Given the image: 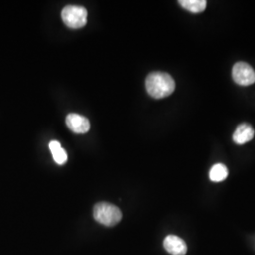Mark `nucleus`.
Segmentation results:
<instances>
[{"label":"nucleus","instance_id":"f257e3e1","mask_svg":"<svg viewBox=\"0 0 255 255\" xmlns=\"http://www.w3.org/2000/svg\"><path fill=\"white\" fill-rule=\"evenodd\" d=\"M173 78L164 72H152L146 80V91L152 98L160 100L170 96L175 90Z\"/></svg>","mask_w":255,"mask_h":255},{"label":"nucleus","instance_id":"f03ea898","mask_svg":"<svg viewBox=\"0 0 255 255\" xmlns=\"http://www.w3.org/2000/svg\"><path fill=\"white\" fill-rule=\"evenodd\" d=\"M93 215L99 223L107 227L117 225L122 219V213L119 207L108 202L97 203L94 207Z\"/></svg>","mask_w":255,"mask_h":255},{"label":"nucleus","instance_id":"7ed1b4c3","mask_svg":"<svg viewBox=\"0 0 255 255\" xmlns=\"http://www.w3.org/2000/svg\"><path fill=\"white\" fill-rule=\"evenodd\" d=\"M64 24L70 28H81L87 23V10L81 6H66L62 11Z\"/></svg>","mask_w":255,"mask_h":255},{"label":"nucleus","instance_id":"20e7f679","mask_svg":"<svg viewBox=\"0 0 255 255\" xmlns=\"http://www.w3.org/2000/svg\"><path fill=\"white\" fill-rule=\"evenodd\" d=\"M233 79L238 85L249 86L255 82V71L246 63H237L233 68Z\"/></svg>","mask_w":255,"mask_h":255},{"label":"nucleus","instance_id":"39448f33","mask_svg":"<svg viewBox=\"0 0 255 255\" xmlns=\"http://www.w3.org/2000/svg\"><path fill=\"white\" fill-rule=\"evenodd\" d=\"M66 125L75 133H85L90 128L89 120L77 114H70L66 118Z\"/></svg>","mask_w":255,"mask_h":255},{"label":"nucleus","instance_id":"423d86ee","mask_svg":"<svg viewBox=\"0 0 255 255\" xmlns=\"http://www.w3.org/2000/svg\"><path fill=\"white\" fill-rule=\"evenodd\" d=\"M164 249L167 253L172 255H185L187 246L181 237L168 236L164 240Z\"/></svg>","mask_w":255,"mask_h":255},{"label":"nucleus","instance_id":"0eeeda50","mask_svg":"<svg viewBox=\"0 0 255 255\" xmlns=\"http://www.w3.org/2000/svg\"><path fill=\"white\" fill-rule=\"evenodd\" d=\"M255 136V129L249 124H241L237 128L233 139L238 145H244Z\"/></svg>","mask_w":255,"mask_h":255},{"label":"nucleus","instance_id":"6e6552de","mask_svg":"<svg viewBox=\"0 0 255 255\" xmlns=\"http://www.w3.org/2000/svg\"><path fill=\"white\" fill-rule=\"evenodd\" d=\"M49 149L52 153L55 162L58 164H64L67 161V153L58 141H51L49 143Z\"/></svg>","mask_w":255,"mask_h":255},{"label":"nucleus","instance_id":"1a4fd4ad","mask_svg":"<svg viewBox=\"0 0 255 255\" xmlns=\"http://www.w3.org/2000/svg\"><path fill=\"white\" fill-rule=\"evenodd\" d=\"M182 8H184L193 13L202 12L206 9L207 2L205 0H181L179 1Z\"/></svg>","mask_w":255,"mask_h":255},{"label":"nucleus","instance_id":"9d476101","mask_svg":"<svg viewBox=\"0 0 255 255\" xmlns=\"http://www.w3.org/2000/svg\"><path fill=\"white\" fill-rule=\"evenodd\" d=\"M227 176H228V169L224 164H215L210 170V180L213 182H222L227 178Z\"/></svg>","mask_w":255,"mask_h":255}]
</instances>
